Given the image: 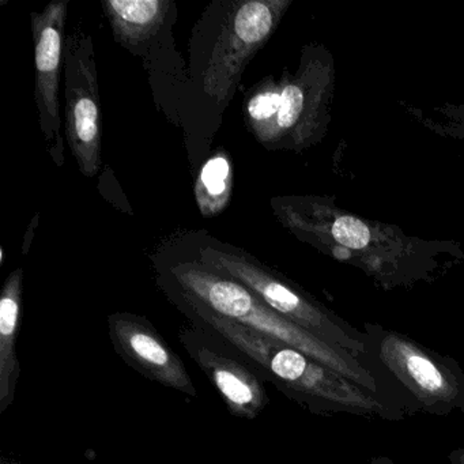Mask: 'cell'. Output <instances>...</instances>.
Returning <instances> with one entry per match:
<instances>
[{"label":"cell","instance_id":"obj_8","mask_svg":"<svg viewBox=\"0 0 464 464\" xmlns=\"http://www.w3.org/2000/svg\"><path fill=\"white\" fill-rule=\"evenodd\" d=\"M66 140L81 173L94 178L102 169V102L91 34H70L64 48Z\"/></svg>","mask_w":464,"mask_h":464},{"label":"cell","instance_id":"obj_14","mask_svg":"<svg viewBox=\"0 0 464 464\" xmlns=\"http://www.w3.org/2000/svg\"><path fill=\"white\" fill-rule=\"evenodd\" d=\"M281 107V80L265 78L246 94L244 118L249 131L260 145L274 150L276 140V118Z\"/></svg>","mask_w":464,"mask_h":464},{"label":"cell","instance_id":"obj_5","mask_svg":"<svg viewBox=\"0 0 464 464\" xmlns=\"http://www.w3.org/2000/svg\"><path fill=\"white\" fill-rule=\"evenodd\" d=\"M368 354L409 391L422 411L434 415L464 414V373L448 355L437 354L410 336L365 323Z\"/></svg>","mask_w":464,"mask_h":464},{"label":"cell","instance_id":"obj_9","mask_svg":"<svg viewBox=\"0 0 464 464\" xmlns=\"http://www.w3.org/2000/svg\"><path fill=\"white\" fill-rule=\"evenodd\" d=\"M69 0H53L42 12L32 13V32L36 67V96L40 126L48 153L58 167L64 164V140L62 135L59 81L64 63L66 23Z\"/></svg>","mask_w":464,"mask_h":464},{"label":"cell","instance_id":"obj_17","mask_svg":"<svg viewBox=\"0 0 464 464\" xmlns=\"http://www.w3.org/2000/svg\"><path fill=\"white\" fill-rule=\"evenodd\" d=\"M369 464H396V463H393V461L388 458H374V459H372L371 463H369Z\"/></svg>","mask_w":464,"mask_h":464},{"label":"cell","instance_id":"obj_7","mask_svg":"<svg viewBox=\"0 0 464 464\" xmlns=\"http://www.w3.org/2000/svg\"><path fill=\"white\" fill-rule=\"evenodd\" d=\"M292 0H248L236 4L222 26L203 74V88L218 104L229 102L244 70L267 44Z\"/></svg>","mask_w":464,"mask_h":464},{"label":"cell","instance_id":"obj_4","mask_svg":"<svg viewBox=\"0 0 464 464\" xmlns=\"http://www.w3.org/2000/svg\"><path fill=\"white\" fill-rule=\"evenodd\" d=\"M198 260L211 270L240 282L276 314L300 325L324 343L358 358L369 355L365 334L350 327L330 309L243 249L225 244H210L199 249Z\"/></svg>","mask_w":464,"mask_h":464},{"label":"cell","instance_id":"obj_16","mask_svg":"<svg viewBox=\"0 0 464 464\" xmlns=\"http://www.w3.org/2000/svg\"><path fill=\"white\" fill-rule=\"evenodd\" d=\"M448 459H450V464H464V448L450 450Z\"/></svg>","mask_w":464,"mask_h":464},{"label":"cell","instance_id":"obj_2","mask_svg":"<svg viewBox=\"0 0 464 464\" xmlns=\"http://www.w3.org/2000/svg\"><path fill=\"white\" fill-rule=\"evenodd\" d=\"M181 298L192 319L210 328L241 355L256 363L282 391L306 404L312 411L401 420L398 410L390 406L382 399L384 396L371 392L295 347L225 319L187 295H181Z\"/></svg>","mask_w":464,"mask_h":464},{"label":"cell","instance_id":"obj_12","mask_svg":"<svg viewBox=\"0 0 464 464\" xmlns=\"http://www.w3.org/2000/svg\"><path fill=\"white\" fill-rule=\"evenodd\" d=\"M24 270L17 268L7 276L0 295V412L6 411L14 401L20 379L17 344L23 316Z\"/></svg>","mask_w":464,"mask_h":464},{"label":"cell","instance_id":"obj_3","mask_svg":"<svg viewBox=\"0 0 464 464\" xmlns=\"http://www.w3.org/2000/svg\"><path fill=\"white\" fill-rule=\"evenodd\" d=\"M172 276L181 295L198 301L214 314L295 347L371 392L382 395L379 379L369 363L324 343L300 325L285 319L240 282L211 270L199 260L179 263L172 268Z\"/></svg>","mask_w":464,"mask_h":464},{"label":"cell","instance_id":"obj_15","mask_svg":"<svg viewBox=\"0 0 464 464\" xmlns=\"http://www.w3.org/2000/svg\"><path fill=\"white\" fill-rule=\"evenodd\" d=\"M233 167L229 154L216 151L203 165L195 183V199L203 217H214L230 203Z\"/></svg>","mask_w":464,"mask_h":464},{"label":"cell","instance_id":"obj_10","mask_svg":"<svg viewBox=\"0 0 464 464\" xmlns=\"http://www.w3.org/2000/svg\"><path fill=\"white\" fill-rule=\"evenodd\" d=\"M108 325L116 352L131 368L151 382L197 398V388L183 361L148 320L115 314H111Z\"/></svg>","mask_w":464,"mask_h":464},{"label":"cell","instance_id":"obj_1","mask_svg":"<svg viewBox=\"0 0 464 464\" xmlns=\"http://www.w3.org/2000/svg\"><path fill=\"white\" fill-rule=\"evenodd\" d=\"M271 206L295 237L333 259L360 268L384 289L430 281L453 260L464 259L459 244L409 237L399 227L343 210L333 198L279 197L271 200Z\"/></svg>","mask_w":464,"mask_h":464},{"label":"cell","instance_id":"obj_11","mask_svg":"<svg viewBox=\"0 0 464 464\" xmlns=\"http://www.w3.org/2000/svg\"><path fill=\"white\" fill-rule=\"evenodd\" d=\"M183 344L218 391L230 414L243 420H255L266 409L267 392L251 369L189 334L183 336Z\"/></svg>","mask_w":464,"mask_h":464},{"label":"cell","instance_id":"obj_13","mask_svg":"<svg viewBox=\"0 0 464 464\" xmlns=\"http://www.w3.org/2000/svg\"><path fill=\"white\" fill-rule=\"evenodd\" d=\"M116 42L134 48L148 43L164 25L169 0H102Z\"/></svg>","mask_w":464,"mask_h":464},{"label":"cell","instance_id":"obj_6","mask_svg":"<svg viewBox=\"0 0 464 464\" xmlns=\"http://www.w3.org/2000/svg\"><path fill=\"white\" fill-rule=\"evenodd\" d=\"M335 91V63L322 44L303 48L295 74L281 78V107L274 150L301 153L322 142L331 123Z\"/></svg>","mask_w":464,"mask_h":464}]
</instances>
